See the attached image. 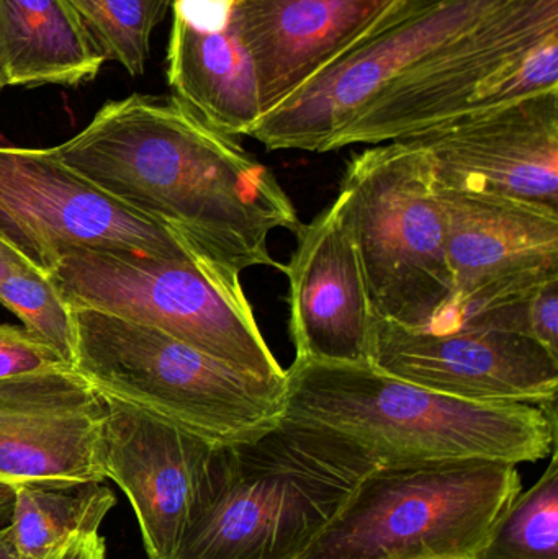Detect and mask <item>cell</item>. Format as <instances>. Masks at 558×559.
<instances>
[{"label":"cell","instance_id":"13","mask_svg":"<svg viewBox=\"0 0 558 559\" xmlns=\"http://www.w3.org/2000/svg\"><path fill=\"white\" fill-rule=\"evenodd\" d=\"M446 189L558 209V91L478 111L412 138Z\"/></svg>","mask_w":558,"mask_h":559},{"label":"cell","instance_id":"21","mask_svg":"<svg viewBox=\"0 0 558 559\" xmlns=\"http://www.w3.org/2000/svg\"><path fill=\"white\" fill-rule=\"evenodd\" d=\"M82 28L104 56L131 78L146 71L151 36L164 22L174 0H66Z\"/></svg>","mask_w":558,"mask_h":559},{"label":"cell","instance_id":"18","mask_svg":"<svg viewBox=\"0 0 558 559\" xmlns=\"http://www.w3.org/2000/svg\"><path fill=\"white\" fill-rule=\"evenodd\" d=\"M105 62L66 0H0V91L78 87Z\"/></svg>","mask_w":558,"mask_h":559},{"label":"cell","instance_id":"26","mask_svg":"<svg viewBox=\"0 0 558 559\" xmlns=\"http://www.w3.org/2000/svg\"><path fill=\"white\" fill-rule=\"evenodd\" d=\"M13 504H15V488L0 483V528L10 524Z\"/></svg>","mask_w":558,"mask_h":559},{"label":"cell","instance_id":"11","mask_svg":"<svg viewBox=\"0 0 558 559\" xmlns=\"http://www.w3.org/2000/svg\"><path fill=\"white\" fill-rule=\"evenodd\" d=\"M373 367L461 400L557 409L558 357L517 332H429L377 319Z\"/></svg>","mask_w":558,"mask_h":559},{"label":"cell","instance_id":"17","mask_svg":"<svg viewBox=\"0 0 558 559\" xmlns=\"http://www.w3.org/2000/svg\"><path fill=\"white\" fill-rule=\"evenodd\" d=\"M166 75L174 97L228 136H249L261 120L254 64L229 23L197 29L174 20Z\"/></svg>","mask_w":558,"mask_h":559},{"label":"cell","instance_id":"25","mask_svg":"<svg viewBox=\"0 0 558 559\" xmlns=\"http://www.w3.org/2000/svg\"><path fill=\"white\" fill-rule=\"evenodd\" d=\"M28 262L19 252L13 251L5 242L0 241V282L22 271V269L28 267Z\"/></svg>","mask_w":558,"mask_h":559},{"label":"cell","instance_id":"20","mask_svg":"<svg viewBox=\"0 0 558 559\" xmlns=\"http://www.w3.org/2000/svg\"><path fill=\"white\" fill-rule=\"evenodd\" d=\"M475 559H558V459L495 519Z\"/></svg>","mask_w":558,"mask_h":559},{"label":"cell","instance_id":"10","mask_svg":"<svg viewBox=\"0 0 558 559\" xmlns=\"http://www.w3.org/2000/svg\"><path fill=\"white\" fill-rule=\"evenodd\" d=\"M452 299L429 332L464 328L558 280V209L438 186Z\"/></svg>","mask_w":558,"mask_h":559},{"label":"cell","instance_id":"3","mask_svg":"<svg viewBox=\"0 0 558 559\" xmlns=\"http://www.w3.org/2000/svg\"><path fill=\"white\" fill-rule=\"evenodd\" d=\"M282 419L333 433L379 466L490 460L520 465L553 455L557 409L475 403L400 380L373 365L295 358Z\"/></svg>","mask_w":558,"mask_h":559},{"label":"cell","instance_id":"24","mask_svg":"<svg viewBox=\"0 0 558 559\" xmlns=\"http://www.w3.org/2000/svg\"><path fill=\"white\" fill-rule=\"evenodd\" d=\"M105 540L95 532L71 535L43 559H105Z\"/></svg>","mask_w":558,"mask_h":559},{"label":"cell","instance_id":"14","mask_svg":"<svg viewBox=\"0 0 558 559\" xmlns=\"http://www.w3.org/2000/svg\"><path fill=\"white\" fill-rule=\"evenodd\" d=\"M105 403L74 367L0 378V483L105 481Z\"/></svg>","mask_w":558,"mask_h":559},{"label":"cell","instance_id":"12","mask_svg":"<svg viewBox=\"0 0 558 559\" xmlns=\"http://www.w3.org/2000/svg\"><path fill=\"white\" fill-rule=\"evenodd\" d=\"M98 462L127 495L150 559H174L205 496L216 447L138 407L102 397Z\"/></svg>","mask_w":558,"mask_h":559},{"label":"cell","instance_id":"7","mask_svg":"<svg viewBox=\"0 0 558 559\" xmlns=\"http://www.w3.org/2000/svg\"><path fill=\"white\" fill-rule=\"evenodd\" d=\"M72 308L94 309L164 332L236 370L285 386L241 274L209 255L164 259L75 249L51 272Z\"/></svg>","mask_w":558,"mask_h":559},{"label":"cell","instance_id":"23","mask_svg":"<svg viewBox=\"0 0 558 559\" xmlns=\"http://www.w3.org/2000/svg\"><path fill=\"white\" fill-rule=\"evenodd\" d=\"M61 367L69 365L23 325L0 324V378Z\"/></svg>","mask_w":558,"mask_h":559},{"label":"cell","instance_id":"9","mask_svg":"<svg viewBox=\"0 0 558 559\" xmlns=\"http://www.w3.org/2000/svg\"><path fill=\"white\" fill-rule=\"evenodd\" d=\"M0 241L46 275L75 249L164 259L206 255L79 176L52 147L5 144H0Z\"/></svg>","mask_w":558,"mask_h":559},{"label":"cell","instance_id":"4","mask_svg":"<svg viewBox=\"0 0 558 559\" xmlns=\"http://www.w3.org/2000/svg\"><path fill=\"white\" fill-rule=\"evenodd\" d=\"M377 466L353 443L285 419L251 442L216 447L174 559H298Z\"/></svg>","mask_w":558,"mask_h":559},{"label":"cell","instance_id":"22","mask_svg":"<svg viewBox=\"0 0 558 559\" xmlns=\"http://www.w3.org/2000/svg\"><path fill=\"white\" fill-rule=\"evenodd\" d=\"M0 302L69 367L75 361L74 309L66 301L51 275L22 269L0 282Z\"/></svg>","mask_w":558,"mask_h":559},{"label":"cell","instance_id":"19","mask_svg":"<svg viewBox=\"0 0 558 559\" xmlns=\"http://www.w3.org/2000/svg\"><path fill=\"white\" fill-rule=\"evenodd\" d=\"M115 502L104 481L19 485L9 525L20 554L43 559L71 535L98 532Z\"/></svg>","mask_w":558,"mask_h":559},{"label":"cell","instance_id":"16","mask_svg":"<svg viewBox=\"0 0 558 559\" xmlns=\"http://www.w3.org/2000/svg\"><path fill=\"white\" fill-rule=\"evenodd\" d=\"M399 0H235L229 26L258 75L262 115L366 36Z\"/></svg>","mask_w":558,"mask_h":559},{"label":"cell","instance_id":"6","mask_svg":"<svg viewBox=\"0 0 558 559\" xmlns=\"http://www.w3.org/2000/svg\"><path fill=\"white\" fill-rule=\"evenodd\" d=\"M336 200L373 316L406 329L438 328L451 306L452 278L431 156L409 140L354 154Z\"/></svg>","mask_w":558,"mask_h":559},{"label":"cell","instance_id":"5","mask_svg":"<svg viewBox=\"0 0 558 559\" xmlns=\"http://www.w3.org/2000/svg\"><path fill=\"white\" fill-rule=\"evenodd\" d=\"M74 309V368L102 397L138 407L213 445L251 442L284 416L285 386L164 332Z\"/></svg>","mask_w":558,"mask_h":559},{"label":"cell","instance_id":"1","mask_svg":"<svg viewBox=\"0 0 558 559\" xmlns=\"http://www.w3.org/2000/svg\"><path fill=\"white\" fill-rule=\"evenodd\" d=\"M549 91L558 0H399L249 136L271 151L377 146Z\"/></svg>","mask_w":558,"mask_h":559},{"label":"cell","instance_id":"15","mask_svg":"<svg viewBox=\"0 0 558 559\" xmlns=\"http://www.w3.org/2000/svg\"><path fill=\"white\" fill-rule=\"evenodd\" d=\"M295 236L297 249L284 265L295 358L373 365L377 318L337 200Z\"/></svg>","mask_w":558,"mask_h":559},{"label":"cell","instance_id":"2","mask_svg":"<svg viewBox=\"0 0 558 559\" xmlns=\"http://www.w3.org/2000/svg\"><path fill=\"white\" fill-rule=\"evenodd\" d=\"M52 150L79 176L231 271L284 272L269 236L300 228L290 197L236 138L174 95L107 102L81 133Z\"/></svg>","mask_w":558,"mask_h":559},{"label":"cell","instance_id":"27","mask_svg":"<svg viewBox=\"0 0 558 559\" xmlns=\"http://www.w3.org/2000/svg\"><path fill=\"white\" fill-rule=\"evenodd\" d=\"M0 559H26L16 547L10 525L0 528Z\"/></svg>","mask_w":558,"mask_h":559},{"label":"cell","instance_id":"8","mask_svg":"<svg viewBox=\"0 0 558 559\" xmlns=\"http://www.w3.org/2000/svg\"><path fill=\"white\" fill-rule=\"evenodd\" d=\"M521 491L513 463L377 466L298 559H475Z\"/></svg>","mask_w":558,"mask_h":559}]
</instances>
